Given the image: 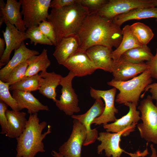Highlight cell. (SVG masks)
<instances>
[{"instance_id": "26", "label": "cell", "mask_w": 157, "mask_h": 157, "mask_svg": "<svg viewBox=\"0 0 157 157\" xmlns=\"http://www.w3.org/2000/svg\"><path fill=\"white\" fill-rule=\"evenodd\" d=\"M47 51V49H44L40 54L33 56L27 60L28 65L25 78L38 74L40 71H46L51 63Z\"/></svg>"}, {"instance_id": "16", "label": "cell", "mask_w": 157, "mask_h": 157, "mask_svg": "<svg viewBox=\"0 0 157 157\" xmlns=\"http://www.w3.org/2000/svg\"><path fill=\"white\" fill-rule=\"evenodd\" d=\"M124 105L129 108L128 113L113 123L103 125L106 132L117 133L128 128L135 129L136 125L141 119L140 112L136 110L137 105L133 103L128 102Z\"/></svg>"}, {"instance_id": "20", "label": "cell", "mask_w": 157, "mask_h": 157, "mask_svg": "<svg viewBox=\"0 0 157 157\" xmlns=\"http://www.w3.org/2000/svg\"><path fill=\"white\" fill-rule=\"evenodd\" d=\"M12 96L17 101L19 110L27 109L28 113L30 115L37 113L40 110H49L47 106L43 104L31 92L13 90Z\"/></svg>"}, {"instance_id": "19", "label": "cell", "mask_w": 157, "mask_h": 157, "mask_svg": "<svg viewBox=\"0 0 157 157\" xmlns=\"http://www.w3.org/2000/svg\"><path fill=\"white\" fill-rule=\"evenodd\" d=\"M39 54L38 51L28 48L23 42L18 49L14 50V55L11 59L0 69V80L6 82L10 73L14 68L33 56Z\"/></svg>"}, {"instance_id": "17", "label": "cell", "mask_w": 157, "mask_h": 157, "mask_svg": "<svg viewBox=\"0 0 157 157\" xmlns=\"http://www.w3.org/2000/svg\"><path fill=\"white\" fill-rule=\"evenodd\" d=\"M112 49L101 45H95L88 49L86 53L98 69L112 72L114 61L111 57Z\"/></svg>"}, {"instance_id": "12", "label": "cell", "mask_w": 157, "mask_h": 157, "mask_svg": "<svg viewBox=\"0 0 157 157\" xmlns=\"http://www.w3.org/2000/svg\"><path fill=\"white\" fill-rule=\"evenodd\" d=\"M105 104L100 98L95 99L92 107L85 113L79 115H73L72 118L76 119L84 125L87 131V135L83 144L87 146L94 143L97 139L98 132L96 129H92L91 125L94 120L100 116L103 113L104 109Z\"/></svg>"}, {"instance_id": "22", "label": "cell", "mask_w": 157, "mask_h": 157, "mask_svg": "<svg viewBox=\"0 0 157 157\" xmlns=\"http://www.w3.org/2000/svg\"><path fill=\"white\" fill-rule=\"evenodd\" d=\"M39 93L48 98L56 102L57 93L56 88L60 85L63 77L54 72H47L46 71L41 72Z\"/></svg>"}, {"instance_id": "40", "label": "cell", "mask_w": 157, "mask_h": 157, "mask_svg": "<svg viewBox=\"0 0 157 157\" xmlns=\"http://www.w3.org/2000/svg\"><path fill=\"white\" fill-rule=\"evenodd\" d=\"M5 42L4 38H0V58L4 53L5 49Z\"/></svg>"}, {"instance_id": "24", "label": "cell", "mask_w": 157, "mask_h": 157, "mask_svg": "<svg viewBox=\"0 0 157 157\" xmlns=\"http://www.w3.org/2000/svg\"><path fill=\"white\" fill-rule=\"evenodd\" d=\"M151 18L157 19V7L134 9L125 13L117 16L113 19V21L115 24L120 27L122 24L129 20Z\"/></svg>"}, {"instance_id": "15", "label": "cell", "mask_w": 157, "mask_h": 157, "mask_svg": "<svg viewBox=\"0 0 157 157\" xmlns=\"http://www.w3.org/2000/svg\"><path fill=\"white\" fill-rule=\"evenodd\" d=\"M112 74L114 80L117 81H126L133 78L139 74L149 69L146 63H131L120 59L114 61Z\"/></svg>"}, {"instance_id": "3", "label": "cell", "mask_w": 157, "mask_h": 157, "mask_svg": "<svg viewBox=\"0 0 157 157\" xmlns=\"http://www.w3.org/2000/svg\"><path fill=\"white\" fill-rule=\"evenodd\" d=\"M47 125L45 121L40 122L37 113L30 115L24 130L16 138V157H35L38 152L45 151L43 140L51 130L49 125L47 131L42 133Z\"/></svg>"}, {"instance_id": "8", "label": "cell", "mask_w": 157, "mask_h": 157, "mask_svg": "<svg viewBox=\"0 0 157 157\" xmlns=\"http://www.w3.org/2000/svg\"><path fill=\"white\" fill-rule=\"evenodd\" d=\"M76 76L72 72L63 77L60 85L62 86L61 94L59 100L55 102L58 108L67 115L72 116L74 113L79 112L80 108L78 106V96L72 86V81Z\"/></svg>"}, {"instance_id": "14", "label": "cell", "mask_w": 157, "mask_h": 157, "mask_svg": "<svg viewBox=\"0 0 157 157\" xmlns=\"http://www.w3.org/2000/svg\"><path fill=\"white\" fill-rule=\"evenodd\" d=\"M63 65L77 77L90 75L98 69L86 52L77 51L66 61Z\"/></svg>"}, {"instance_id": "7", "label": "cell", "mask_w": 157, "mask_h": 157, "mask_svg": "<svg viewBox=\"0 0 157 157\" xmlns=\"http://www.w3.org/2000/svg\"><path fill=\"white\" fill-rule=\"evenodd\" d=\"M155 7L151 0H109L98 11L101 17L113 20L117 16L137 8Z\"/></svg>"}, {"instance_id": "25", "label": "cell", "mask_w": 157, "mask_h": 157, "mask_svg": "<svg viewBox=\"0 0 157 157\" xmlns=\"http://www.w3.org/2000/svg\"><path fill=\"white\" fill-rule=\"evenodd\" d=\"M129 25H126L122 30V39L118 47L111 53V56L114 61L119 60L122 55L131 49L142 46L130 29Z\"/></svg>"}, {"instance_id": "2", "label": "cell", "mask_w": 157, "mask_h": 157, "mask_svg": "<svg viewBox=\"0 0 157 157\" xmlns=\"http://www.w3.org/2000/svg\"><path fill=\"white\" fill-rule=\"evenodd\" d=\"M88 14L87 8L82 6L78 0L71 5L52 8L47 20L53 27L57 44L63 38L76 35Z\"/></svg>"}, {"instance_id": "4", "label": "cell", "mask_w": 157, "mask_h": 157, "mask_svg": "<svg viewBox=\"0 0 157 157\" xmlns=\"http://www.w3.org/2000/svg\"><path fill=\"white\" fill-rule=\"evenodd\" d=\"M149 69L138 76L126 81H117L113 79L107 84L119 90L115 102L119 104L131 102L138 105L141 93L152 82Z\"/></svg>"}, {"instance_id": "5", "label": "cell", "mask_w": 157, "mask_h": 157, "mask_svg": "<svg viewBox=\"0 0 157 157\" xmlns=\"http://www.w3.org/2000/svg\"><path fill=\"white\" fill-rule=\"evenodd\" d=\"M149 95L142 100L138 109L142 123L137 125L141 137L148 142L157 144V106Z\"/></svg>"}, {"instance_id": "23", "label": "cell", "mask_w": 157, "mask_h": 157, "mask_svg": "<svg viewBox=\"0 0 157 157\" xmlns=\"http://www.w3.org/2000/svg\"><path fill=\"white\" fill-rule=\"evenodd\" d=\"M8 130L6 136L10 138L19 137L24 130L27 120L26 113L23 112L7 110L6 112Z\"/></svg>"}, {"instance_id": "13", "label": "cell", "mask_w": 157, "mask_h": 157, "mask_svg": "<svg viewBox=\"0 0 157 157\" xmlns=\"http://www.w3.org/2000/svg\"><path fill=\"white\" fill-rule=\"evenodd\" d=\"M6 27L5 31H2L6 48L0 60V67L6 65L10 60L12 51L18 49L24 41L27 39L26 33L18 30L14 25L9 22L5 23Z\"/></svg>"}, {"instance_id": "30", "label": "cell", "mask_w": 157, "mask_h": 157, "mask_svg": "<svg viewBox=\"0 0 157 157\" xmlns=\"http://www.w3.org/2000/svg\"><path fill=\"white\" fill-rule=\"evenodd\" d=\"M27 38L30 40L31 44L35 46L38 44L53 45L52 42L43 33L38 26L27 29L25 31Z\"/></svg>"}, {"instance_id": "27", "label": "cell", "mask_w": 157, "mask_h": 157, "mask_svg": "<svg viewBox=\"0 0 157 157\" xmlns=\"http://www.w3.org/2000/svg\"><path fill=\"white\" fill-rule=\"evenodd\" d=\"M154 56L147 45L135 47L124 53L119 59L133 63L140 64L150 61Z\"/></svg>"}, {"instance_id": "1", "label": "cell", "mask_w": 157, "mask_h": 157, "mask_svg": "<svg viewBox=\"0 0 157 157\" xmlns=\"http://www.w3.org/2000/svg\"><path fill=\"white\" fill-rule=\"evenodd\" d=\"M76 35L79 42L77 51L82 52L97 45L117 48L123 37L120 27L115 24L113 20L101 17L98 13L87 16Z\"/></svg>"}, {"instance_id": "29", "label": "cell", "mask_w": 157, "mask_h": 157, "mask_svg": "<svg viewBox=\"0 0 157 157\" xmlns=\"http://www.w3.org/2000/svg\"><path fill=\"white\" fill-rule=\"evenodd\" d=\"M129 28L132 33L142 45H147L154 36L152 30L143 23H135L130 25Z\"/></svg>"}, {"instance_id": "42", "label": "cell", "mask_w": 157, "mask_h": 157, "mask_svg": "<svg viewBox=\"0 0 157 157\" xmlns=\"http://www.w3.org/2000/svg\"><path fill=\"white\" fill-rule=\"evenodd\" d=\"M51 154L54 157H63L60 153L55 151L52 150Z\"/></svg>"}, {"instance_id": "9", "label": "cell", "mask_w": 157, "mask_h": 157, "mask_svg": "<svg viewBox=\"0 0 157 157\" xmlns=\"http://www.w3.org/2000/svg\"><path fill=\"white\" fill-rule=\"evenodd\" d=\"M87 135L86 128L74 119L72 131L68 140L58 149L63 157H81V148Z\"/></svg>"}, {"instance_id": "36", "label": "cell", "mask_w": 157, "mask_h": 157, "mask_svg": "<svg viewBox=\"0 0 157 157\" xmlns=\"http://www.w3.org/2000/svg\"><path fill=\"white\" fill-rule=\"evenodd\" d=\"M146 63L149 66L148 69L152 78L157 79V48L155 55L150 61Z\"/></svg>"}, {"instance_id": "34", "label": "cell", "mask_w": 157, "mask_h": 157, "mask_svg": "<svg viewBox=\"0 0 157 157\" xmlns=\"http://www.w3.org/2000/svg\"><path fill=\"white\" fill-rule=\"evenodd\" d=\"M108 0H78L83 6L86 7L89 14L97 13L102 6Z\"/></svg>"}, {"instance_id": "21", "label": "cell", "mask_w": 157, "mask_h": 157, "mask_svg": "<svg viewBox=\"0 0 157 157\" xmlns=\"http://www.w3.org/2000/svg\"><path fill=\"white\" fill-rule=\"evenodd\" d=\"M79 42L76 35L63 38L56 47L53 53L58 63L63 65L66 61L78 50Z\"/></svg>"}, {"instance_id": "44", "label": "cell", "mask_w": 157, "mask_h": 157, "mask_svg": "<svg viewBox=\"0 0 157 157\" xmlns=\"http://www.w3.org/2000/svg\"><path fill=\"white\" fill-rule=\"evenodd\" d=\"M155 7L157 8V0H151Z\"/></svg>"}, {"instance_id": "41", "label": "cell", "mask_w": 157, "mask_h": 157, "mask_svg": "<svg viewBox=\"0 0 157 157\" xmlns=\"http://www.w3.org/2000/svg\"><path fill=\"white\" fill-rule=\"evenodd\" d=\"M150 147L152 153L150 157H157V153L156 149L154 147L153 144L150 145Z\"/></svg>"}, {"instance_id": "37", "label": "cell", "mask_w": 157, "mask_h": 157, "mask_svg": "<svg viewBox=\"0 0 157 157\" xmlns=\"http://www.w3.org/2000/svg\"><path fill=\"white\" fill-rule=\"evenodd\" d=\"M77 0H53L51 1L50 8H60L75 3Z\"/></svg>"}, {"instance_id": "35", "label": "cell", "mask_w": 157, "mask_h": 157, "mask_svg": "<svg viewBox=\"0 0 157 157\" xmlns=\"http://www.w3.org/2000/svg\"><path fill=\"white\" fill-rule=\"evenodd\" d=\"M8 106L4 102L0 101V125L1 128L0 133L6 134L8 130V125L6 112Z\"/></svg>"}, {"instance_id": "45", "label": "cell", "mask_w": 157, "mask_h": 157, "mask_svg": "<svg viewBox=\"0 0 157 157\" xmlns=\"http://www.w3.org/2000/svg\"><path fill=\"white\" fill-rule=\"evenodd\" d=\"M156 21H157V19H156Z\"/></svg>"}, {"instance_id": "33", "label": "cell", "mask_w": 157, "mask_h": 157, "mask_svg": "<svg viewBox=\"0 0 157 157\" xmlns=\"http://www.w3.org/2000/svg\"><path fill=\"white\" fill-rule=\"evenodd\" d=\"M38 27L43 33L56 47L57 45L56 36L51 24L47 20H44L39 24Z\"/></svg>"}, {"instance_id": "43", "label": "cell", "mask_w": 157, "mask_h": 157, "mask_svg": "<svg viewBox=\"0 0 157 157\" xmlns=\"http://www.w3.org/2000/svg\"><path fill=\"white\" fill-rule=\"evenodd\" d=\"M6 3H5L4 1L3 0H0V8H4Z\"/></svg>"}, {"instance_id": "6", "label": "cell", "mask_w": 157, "mask_h": 157, "mask_svg": "<svg viewBox=\"0 0 157 157\" xmlns=\"http://www.w3.org/2000/svg\"><path fill=\"white\" fill-rule=\"evenodd\" d=\"M51 0H19L21 4V13L27 29L38 26L49 15Z\"/></svg>"}, {"instance_id": "18", "label": "cell", "mask_w": 157, "mask_h": 157, "mask_svg": "<svg viewBox=\"0 0 157 157\" xmlns=\"http://www.w3.org/2000/svg\"><path fill=\"white\" fill-rule=\"evenodd\" d=\"M21 8V4L19 1L16 0H7L5 6L0 8V26L3 23L8 22L14 25L19 31L25 32L27 28L20 12Z\"/></svg>"}, {"instance_id": "32", "label": "cell", "mask_w": 157, "mask_h": 157, "mask_svg": "<svg viewBox=\"0 0 157 157\" xmlns=\"http://www.w3.org/2000/svg\"><path fill=\"white\" fill-rule=\"evenodd\" d=\"M28 65L27 60L14 68L10 73L6 82L10 86L24 79Z\"/></svg>"}, {"instance_id": "10", "label": "cell", "mask_w": 157, "mask_h": 157, "mask_svg": "<svg viewBox=\"0 0 157 157\" xmlns=\"http://www.w3.org/2000/svg\"><path fill=\"white\" fill-rule=\"evenodd\" d=\"M117 89L112 88L105 90H96L90 87V94L94 99L100 98L103 99L105 102V107L102 114L95 118L92 124L95 125L105 124L109 122H114L117 119L115 114L118 113V110L115 107L114 102Z\"/></svg>"}, {"instance_id": "11", "label": "cell", "mask_w": 157, "mask_h": 157, "mask_svg": "<svg viewBox=\"0 0 157 157\" xmlns=\"http://www.w3.org/2000/svg\"><path fill=\"white\" fill-rule=\"evenodd\" d=\"M135 130L134 129L128 128L117 133H99L97 140L101 143L97 147V153L100 154L104 150L105 156L107 157H120L123 152L128 154L119 146L121 136H126Z\"/></svg>"}, {"instance_id": "31", "label": "cell", "mask_w": 157, "mask_h": 157, "mask_svg": "<svg viewBox=\"0 0 157 157\" xmlns=\"http://www.w3.org/2000/svg\"><path fill=\"white\" fill-rule=\"evenodd\" d=\"M9 85L0 80V100L10 106L12 110L20 111L18 104L10 93Z\"/></svg>"}, {"instance_id": "28", "label": "cell", "mask_w": 157, "mask_h": 157, "mask_svg": "<svg viewBox=\"0 0 157 157\" xmlns=\"http://www.w3.org/2000/svg\"><path fill=\"white\" fill-rule=\"evenodd\" d=\"M40 75L38 74L26 77L10 85L9 90L30 92L38 90L40 86Z\"/></svg>"}, {"instance_id": "38", "label": "cell", "mask_w": 157, "mask_h": 157, "mask_svg": "<svg viewBox=\"0 0 157 157\" xmlns=\"http://www.w3.org/2000/svg\"><path fill=\"white\" fill-rule=\"evenodd\" d=\"M149 90L151 94V97L153 99H155L156 101V106H157V83H154L149 85L145 89L143 93L141 96L142 98L146 92Z\"/></svg>"}, {"instance_id": "39", "label": "cell", "mask_w": 157, "mask_h": 157, "mask_svg": "<svg viewBox=\"0 0 157 157\" xmlns=\"http://www.w3.org/2000/svg\"><path fill=\"white\" fill-rule=\"evenodd\" d=\"M149 154L147 148L144 151L142 152H141L140 151H138L136 153H129L131 157H144Z\"/></svg>"}]
</instances>
